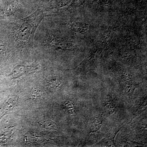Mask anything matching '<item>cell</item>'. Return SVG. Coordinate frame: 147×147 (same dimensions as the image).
Wrapping results in <instances>:
<instances>
[{
	"mask_svg": "<svg viewBox=\"0 0 147 147\" xmlns=\"http://www.w3.org/2000/svg\"><path fill=\"white\" fill-rule=\"evenodd\" d=\"M43 17L41 11H36L27 18L15 22L14 32L17 39L26 44L32 43L35 32Z\"/></svg>",
	"mask_w": 147,
	"mask_h": 147,
	"instance_id": "obj_1",
	"label": "cell"
},
{
	"mask_svg": "<svg viewBox=\"0 0 147 147\" xmlns=\"http://www.w3.org/2000/svg\"><path fill=\"white\" fill-rule=\"evenodd\" d=\"M69 27L74 31L82 33L86 31L88 27L86 25L78 24L74 22H70L69 24Z\"/></svg>",
	"mask_w": 147,
	"mask_h": 147,
	"instance_id": "obj_2",
	"label": "cell"
},
{
	"mask_svg": "<svg viewBox=\"0 0 147 147\" xmlns=\"http://www.w3.org/2000/svg\"><path fill=\"white\" fill-rule=\"evenodd\" d=\"M65 42L63 41L59 40L56 39L54 36L52 37V38L50 40V44L51 46L54 47H57L59 49H63L67 48L68 47L67 45L66 44Z\"/></svg>",
	"mask_w": 147,
	"mask_h": 147,
	"instance_id": "obj_3",
	"label": "cell"
},
{
	"mask_svg": "<svg viewBox=\"0 0 147 147\" xmlns=\"http://www.w3.org/2000/svg\"><path fill=\"white\" fill-rule=\"evenodd\" d=\"M17 7H18V3L13 2V3L11 4L7 8V11L8 13H11L12 12H14L17 9Z\"/></svg>",
	"mask_w": 147,
	"mask_h": 147,
	"instance_id": "obj_4",
	"label": "cell"
}]
</instances>
